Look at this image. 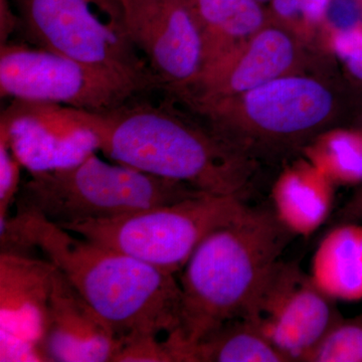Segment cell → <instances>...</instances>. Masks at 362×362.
Returning a JSON list of instances; mask_svg holds the SVG:
<instances>
[{
	"label": "cell",
	"instance_id": "cell-29",
	"mask_svg": "<svg viewBox=\"0 0 362 362\" xmlns=\"http://www.w3.org/2000/svg\"><path fill=\"white\" fill-rule=\"evenodd\" d=\"M339 221L341 223H361L362 221V185L351 199L346 202L339 211Z\"/></svg>",
	"mask_w": 362,
	"mask_h": 362
},
{
	"label": "cell",
	"instance_id": "cell-25",
	"mask_svg": "<svg viewBox=\"0 0 362 362\" xmlns=\"http://www.w3.org/2000/svg\"><path fill=\"white\" fill-rule=\"evenodd\" d=\"M21 162L14 156L6 136L0 134V218L8 216L21 188Z\"/></svg>",
	"mask_w": 362,
	"mask_h": 362
},
{
	"label": "cell",
	"instance_id": "cell-18",
	"mask_svg": "<svg viewBox=\"0 0 362 362\" xmlns=\"http://www.w3.org/2000/svg\"><path fill=\"white\" fill-rule=\"evenodd\" d=\"M182 362H287L244 319L228 321L187 347Z\"/></svg>",
	"mask_w": 362,
	"mask_h": 362
},
{
	"label": "cell",
	"instance_id": "cell-8",
	"mask_svg": "<svg viewBox=\"0 0 362 362\" xmlns=\"http://www.w3.org/2000/svg\"><path fill=\"white\" fill-rule=\"evenodd\" d=\"M2 98L90 112L144 95L137 86L77 59L30 44L0 45Z\"/></svg>",
	"mask_w": 362,
	"mask_h": 362
},
{
	"label": "cell",
	"instance_id": "cell-9",
	"mask_svg": "<svg viewBox=\"0 0 362 362\" xmlns=\"http://www.w3.org/2000/svg\"><path fill=\"white\" fill-rule=\"evenodd\" d=\"M340 317L335 301L314 284L309 274L280 259L240 318L290 362L305 361Z\"/></svg>",
	"mask_w": 362,
	"mask_h": 362
},
{
	"label": "cell",
	"instance_id": "cell-11",
	"mask_svg": "<svg viewBox=\"0 0 362 362\" xmlns=\"http://www.w3.org/2000/svg\"><path fill=\"white\" fill-rule=\"evenodd\" d=\"M309 49L296 35L269 21L244 44L207 66L181 103L190 106L249 92L274 78L303 70Z\"/></svg>",
	"mask_w": 362,
	"mask_h": 362
},
{
	"label": "cell",
	"instance_id": "cell-24",
	"mask_svg": "<svg viewBox=\"0 0 362 362\" xmlns=\"http://www.w3.org/2000/svg\"><path fill=\"white\" fill-rule=\"evenodd\" d=\"M362 25V0H328L324 13L322 47L332 35Z\"/></svg>",
	"mask_w": 362,
	"mask_h": 362
},
{
	"label": "cell",
	"instance_id": "cell-7",
	"mask_svg": "<svg viewBox=\"0 0 362 362\" xmlns=\"http://www.w3.org/2000/svg\"><path fill=\"white\" fill-rule=\"evenodd\" d=\"M247 206L243 195L204 192L112 220L61 228L175 275L209 233Z\"/></svg>",
	"mask_w": 362,
	"mask_h": 362
},
{
	"label": "cell",
	"instance_id": "cell-12",
	"mask_svg": "<svg viewBox=\"0 0 362 362\" xmlns=\"http://www.w3.org/2000/svg\"><path fill=\"white\" fill-rule=\"evenodd\" d=\"M0 134L30 175L73 168L100 151L96 135L74 123L58 105L13 100L2 112Z\"/></svg>",
	"mask_w": 362,
	"mask_h": 362
},
{
	"label": "cell",
	"instance_id": "cell-22",
	"mask_svg": "<svg viewBox=\"0 0 362 362\" xmlns=\"http://www.w3.org/2000/svg\"><path fill=\"white\" fill-rule=\"evenodd\" d=\"M325 47L342 64L347 78L362 87V25L332 35Z\"/></svg>",
	"mask_w": 362,
	"mask_h": 362
},
{
	"label": "cell",
	"instance_id": "cell-20",
	"mask_svg": "<svg viewBox=\"0 0 362 362\" xmlns=\"http://www.w3.org/2000/svg\"><path fill=\"white\" fill-rule=\"evenodd\" d=\"M328 0H271L267 7L272 23L296 35L309 49L322 47L324 13Z\"/></svg>",
	"mask_w": 362,
	"mask_h": 362
},
{
	"label": "cell",
	"instance_id": "cell-28",
	"mask_svg": "<svg viewBox=\"0 0 362 362\" xmlns=\"http://www.w3.org/2000/svg\"><path fill=\"white\" fill-rule=\"evenodd\" d=\"M20 21L11 0H0V45L11 42L18 32Z\"/></svg>",
	"mask_w": 362,
	"mask_h": 362
},
{
	"label": "cell",
	"instance_id": "cell-3",
	"mask_svg": "<svg viewBox=\"0 0 362 362\" xmlns=\"http://www.w3.org/2000/svg\"><path fill=\"white\" fill-rule=\"evenodd\" d=\"M20 214L35 247L110 326L121 343L168 338L180 325L175 275L66 230L37 214Z\"/></svg>",
	"mask_w": 362,
	"mask_h": 362
},
{
	"label": "cell",
	"instance_id": "cell-6",
	"mask_svg": "<svg viewBox=\"0 0 362 362\" xmlns=\"http://www.w3.org/2000/svg\"><path fill=\"white\" fill-rule=\"evenodd\" d=\"M25 42L108 71L148 93L160 89L131 42L120 0H11Z\"/></svg>",
	"mask_w": 362,
	"mask_h": 362
},
{
	"label": "cell",
	"instance_id": "cell-27",
	"mask_svg": "<svg viewBox=\"0 0 362 362\" xmlns=\"http://www.w3.org/2000/svg\"><path fill=\"white\" fill-rule=\"evenodd\" d=\"M0 361L47 362V359L40 343L11 333H0Z\"/></svg>",
	"mask_w": 362,
	"mask_h": 362
},
{
	"label": "cell",
	"instance_id": "cell-10",
	"mask_svg": "<svg viewBox=\"0 0 362 362\" xmlns=\"http://www.w3.org/2000/svg\"><path fill=\"white\" fill-rule=\"evenodd\" d=\"M131 42L160 86L185 99L206 66L204 33L185 0H120Z\"/></svg>",
	"mask_w": 362,
	"mask_h": 362
},
{
	"label": "cell",
	"instance_id": "cell-31",
	"mask_svg": "<svg viewBox=\"0 0 362 362\" xmlns=\"http://www.w3.org/2000/svg\"><path fill=\"white\" fill-rule=\"evenodd\" d=\"M257 1L261 2V4H266V2H270L271 0H257Z\"/></svg>",
	"mask_w": 362,
	"mask_h": 362
},
{
	"label": "cell",
	"instance_id": "cell-16",
	"mask_svg": "<svg viewBox=\"0 0 362 362\" xmlns=\"http://www.w3.org/2000/svg\"><path fill=\"white\" fill-rule=\"evenodd\" d=\"M309 275L333 301H361L362 225L341 223L326 233L314 252Z\"/></svg>",
	"mask_w": 362,
	"mask_h": 362
},
{
	"label": "cell",
	"instance_id": "cell-4",
	"mask_svg": "<svg viewBox=\"0 0 362 362\" xmlns=\"http://www.w3.org/2000/svg\"><path fill=\"white\" fill-rule=\"evenodd\" d=\"M290 235L273 211L247 206L202 240L180 272V325L166 338L178 362L187 347L243 315Z\"/></svg>",
	"mask_w": 362,
	"mask_h": 362
},
{
	"label": "cell",
	"instance_id": "cell-30",
	"mask_svg": "<svg viewBox=\"0 0 362 362\" xmlns=\"http://www.w3.org/2000/svg\"><path fill=\"white\" fill-rule=\"evenodd\" d=\"M351 125L352 128H356V129L362 131V107L361 108V110H359L358 113H357V115L356 118H354V120L352 121Z\"/></svg>",
	"mask_w": 362,
	"mask_h": 362
},
{
	"label": "cell",
	"instance_id": "cell-14",
	"mask_svg": "<svg viewBox=\"0 0 362 362\" xmlns=\"http://www.w3.org/2000/svg\"><path fill=\"white\" fill-rule=\"evenodd\" d=\"M56 272L49 259L0 254V333L42 343Z\"/></svg>",
	"mask_w": 362,
	"mask_h": 362
},
{
	"label": "cell",
	"instance_id": "cell-17",
	"mask_svg": "<svg viewBox=\"0 0 362 362\" xmlns=\"http://www.w3.org/2000/svg\"><path fill=\"white\" fill-rule=\"evenodd\" d=\"M204 33L206 66L230 54L270 21L257 0H185Z\"/></svg>",
	"mask_w": 362,
	"mask_h": 362
},
{
	"label": "cell",
	"instance_id": "cell-15",
	"mask_svg": "<svg viewBox=\"0 0 362 362\" xmlns=\"http://www.w3.org/2000/svg\"><path fill=\"white\" fill-rule=\"evenodd\" d=\"M334 183L311 161H299L281 173L272 189L273 213L291 235L308 238L328 220Z\"/></svg>",
	"mask_w": 362,
	"mask_h": 362
},
{
	"label": "cell",
	"instance_id": "cell-19",
	"mask_svg": "<svg viewBox=\"0 0 362 362\" xmlns=\"http://www.w3.org/2000/svg\"><path fill=\"white\" fill-rule=\"evenodd\" d=\"M304 152L335 185H362V131L352 127L328 131Z\"/></svg>",
	"mask_w": 362,
	"mask_h": 362
},
{
	"label": "cell",
	"instance_id": "cell-5",
	"mask_svg": "<svg viewBox=\"0 0 362 362\" xmlns=\"http://www.w3.org/2000/svg\"><path fill=\"white\" fill-rule=\"evenodd\" d=\"M201 194L185 183L110 163L95 153L73 168L30 175L14 204L18 213L65 226L112 220Z\"/></svg>",
	"mask_w": 362,
	"mask_h": 362
},
{
	"label": "cell",
	"instance_id": "cell-1",
	"mask_svg": "<svg viewBox=\"0 0 362 362\" xmlns=\"http://www.w3.org/2000/svg\"><path fill=\"white\" fill-rule=\"evenodd\" d=\"M62 108L96 135L105 156L148 175L207 194L244 197L255 171V162L232 148L199 114L190 115L171 101L153 103L140 95L108 111Z\"/></svg>",
	"mask_w": 362,
	"mask_h": 362
},
{
	"label": "cell",
	"instance_id": "cell-2",
	"mask_svg": "<svg viewBox=\"0 0 362 362\" xmlns=\"http://www.w3.org/2000/svg\"><path fill=\"white\" fill-rule=\"evenodd\" d=\"M243 156L276 158L304 150L362 107V87L337 71L288 74L235 96L187 106Z\"/></svg>",
	"mask_w": 362,
	"mask_h": 362
},
{
	"label": "cell",
	"instance_id": "cell-26",
	"mask_svg": "<svg viewBox=\"0 0 362 362\" xmlns=\"http://www.w3.org/2000/svg\"><path fill=\"white\" fill-rule=\"evenodd\" d=\"M39 250L30 242L21 214L0 218V254L37 257Z\"/></svg>",
	"mask_w": 362,
	"mask_h": 362
},
{
	"label": "cell",
	"instance_id": "cell-23",
	"mask_svg": "<svg viewBox=\"0 0 362 362\" xmlns=\"http://www.w3.org/2000/svg\"><path fill=\"white\" fill-rule=\"evenodd\" d=\"M112 362H177L166 338L140 337L121 343Z\"/></svg>",
	"mask_w": 362,
	"mask_h": 362
},
{
	"label": "cell",
	"instance_id": "cell-21",
	"mask_svg": "<svg viewBox=\"0 0 362 362\" xmlns=\"http://www.w3.org/2000/svg\"><path fill=\"white\" fill-rule=\"evenodd\" d=\"M304 362H362V316L340 317Z\"/></svg>",
	"mask_w": 362,
	"mask_h": 362
},
{
	"label": "cell",
	"instance_id": "cell-13",
	"mask_svg": "<svg viewBox=\"0 0 362 362\" xmlns=\"http://www.w3.org/2000/svg\"><path fill=\"white\" fill-rule=\"evenodd\" d=\"M40 346L47 362H112L120 346L110 326L58 268Z\"/></svg>",
	"mask_w": 362,
	"mask_h": 362
}]
</instances>
